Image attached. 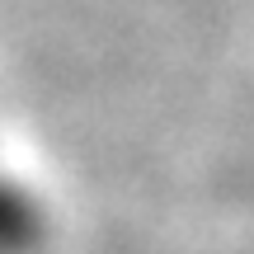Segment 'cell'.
Segmentation results:
<instances>
[{"mask_svg":"<svg viewBox=\"0 0 254 254\" xmlns=\"http://www.w3.org/2000/svg\"><path fill=\"white\" fill-rule=\"evenodd\" d=\"M33 231H38V217L28 207V198L14 193L9 184H0V254H19L33 240Z\"/></svg>","mask_w":254,"mask_h":254,"instance_id":"6da1fadb","label":"cell"}]
</instances>
